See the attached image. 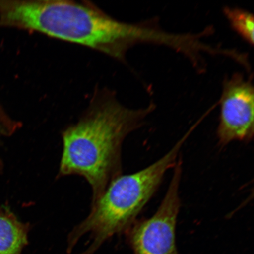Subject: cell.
Segmentation results:
<instances>
[{
  "label": "cell",
  "instance_id": "52a82bcc",
  "mask_svg": "<svg viewBox=\"0 0 254 254\" xmlns=\"http://www.w3.org/2000/svg\"><path fill=\"white\" fill-rule=\"evenodd\" d=\"M224 14L236 33L250 45L254 43V18L250 12L239 8L225 7Z\"/></svg>",
  "mask_w": 254,
  "mask_h": 254
},
{
  "label": "cell",
  "instance_id": "8992f818",
  "mask_svg": "<svg viewBox=\"0 0 254 254\" xmlns=\"http://www.w3.org/2000/svg\"><path fill=\"white\" fill-rule=\"evenodd\" d=\"M30 228L10 211L0 209V254H21L28 243Z\"/></svg>",
  "mask_w": 254,
  "mask_h": 254
},
{
  "label": "cell",
  "instance_id": "7a4b0ae2",
  "mask_svg": "<svg viewBox=\"0 0 254 254\" xmlns=\"http://www.w3.org/2000/svg\"><path fill=\"white\" fill-rule=\"evenodd\" d=\"M155 109L153 103L143 109H130L120 102L113 91L103 88L95 91L80 119L62 132L58 178L84 177L93 190L94 204L122 175L124 141L140 128Z\"/></svg>",
  "mask_w": 254,
  "mask_h": 254
},
{
  "label": "cell",
  "instance_id": "277c9868",
  "mask_svg": "<svg viewBox=\"0 0 254 254\" xmlns=\"http://www.w3.org/2000/svg\"><path fill=\"white\" fill-rule=\"evenodd\" d=\"M182 176V161L180 157L157 211L150 218L136 221L127 231L134 254H179L176 230L182 205L179 193Z\"/></svg>",
  "mask_w": 254,
  "mask_h": 254
},
{
  "label": "cell",
  "instance_id": "5b68a950",
  "mask_svg": "<svg viewBox=\"0 0 254 254\" xmlns=\"http://www.w3.org/2000/svg\"><path fill=\"white\" fill-rule=\"evenodd\" d=\"M217 130L222 147L233 141L250 142L254 133V88L252 77L235 73L225 78L220 100Z\"/></svg>",
  "mask_w": 254,
  "mask_h": 254
},
{
  "label": "cell",
  "instance_id": "6da1fadb",
  "mask_svg": "<svg viewBox=\"0 0 254 254\" xmlns=\"http://www.w3.org/2000/svg\"><path fill=\"white\" fill-rule=\"evenodd\" d=\"M4 23L78 44L126 62L127 52L140 43L173 48L176 35L150 20L139 23L121 21L89 1L31 0L8 2Z\"/></svg>",
  "mask_w": 254,
  "mask_h": 254
},
{
  "label": "cell",
  "instance_id": "3957f363",
  "mask_svg": "<svg viewBox=\"0 0 254 254\" xmlns=\"http://www.w3.org/2000/svg\"><path fill=\"white\" fill-rule=\"evenodd\" d=\"M192 127L173 147L153 164L135 173L120 175L111 182L101 197L92 204L90 214L69 234L67 252L89 234L90 244L82 254H94L109 238L127 232L157 192L168 170L174 168Z\"/></svg>",
  "mask_w": 254,
  "mask_h": 254
}]
</instances>
